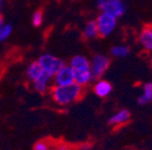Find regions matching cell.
<instances>
[{
	"mask_svg": "<svg viewBox=\"0 0 152 150\" xmlns=\"http://www.w3.org/2000/svg\"><path fill=\"white\" fill-rule=\"evenodd\" d=\"M49 92L55 104L59 106H68L80 99L83 94V87L74 82L64 86L53 85L50 87Z\"/></svg>",
	"mask_w": 152,
	"mask_h": 150,
	"instance_id": "cell-1",
	"label": "cell"
},
{
	"mask_svg": "<svg viewBox=\"0 0 152 150\" xmlns=\"http://www.w3.org/2000/svg\"><path fill=\"white\" fill-rule=\"evenodd\" d=\"M111 60L109 57L104 55H95L90 60V69L92 74L93 80L100 79V77L104 76V74L108 71Z\"/></svg>",
	"mask_w": 152,
	"mask_h": 150,
	"instance_id": "cell-2",
	"label": "cell"
},
{
	"mask_svg": "<svg viewBox=\"0 0 152 150\" xmlns=\"http://www.w3.org/2000/svg\"><path fill=\"white\" fill-rule=\"evenodd\" d=\"M37 62L39 63V65L41 66L43 71L48 73L49 75L52 76V77L66 64L64 60L57 58V57L53 56V55H51V54L41 55V56L38 58Z\"/></svg>",
	"mask_w": 152,
	"mask_h": 150,
	"instance_id": "cell-3",
	"label": "cell"
},
{
	"mask_svg": "<svg viewBox=\"0 0 152 150\" xmlns=\"http://www.w3.org/2000/svg\"><path fill=\"white\" fill-rule=\"evenodd\" d=\"M95 21L97 24L98 36L102 38H106L111 35V33L116 27V18H114L113 16L104 12L98 15L97 19Z\"/></svg>",
	"mask_w": 152,
	"mask_h": 150,
	"instance_id": "cell-4",
	"label": "cell"
},
{
	"mask_svg": "<svg viewBox=\"0 0 152 150\" xmlns=\"http://www.w3.org/2000/svg\"><path fill=\"white\" fill-rule=\"evenodd\" d=\"M53 83L54 85L64 86L74 83V71L73 68L69 64H64L59 71L53 76Z\"/></svg>",
	"mask_w": 152,
	"mask_h": 150,
	"instance_id": "cell-5",
	"label": "cell"
},
{
	"mask_svg": "<svg viewBox=\"0 0 152 150\" xmlns=\"http://www.w3.org/2000/svg\"><path fill=\"white\" fill-rule=\"evenodd\" d=\"M102 11L113 16L114 18H118L124 15L126 11V6L121 0H107L102 7Z\"/></svg>",
	"mask_w": 152,
	"mask_h": 150,
	"instance_id": "cell-6",
	"label": "cell"
},
{
	"mask_svg": "<svg viewBox=\"0 0 152 150\" xmlns=\"http://www.w3.org/2000/svg\"><path fill=\"white\" fill-rule=\"evenodd\" d=\"M53 80V77L51 75H49L48 73L43 71L40 75V77L38 78L36 81H34L32 84H33V87L38 94H45V92H49L50 89V83Z\"/></svg>",
	"mask_w": 152,
	"mask_h": 150,
	"instance_id": "cell-7",
	"label": "cell"
},
{
	"mask_svg": "<svg viewBox=\"0 0 152 150\" xmlns=\"http://www.w3.org/2000/svg\"><path fill=\"white\" fill-rule=\"evenodd\" d=\"M74 71V82L80 85L81 87L87 86L92 82V74L90 68H83V69H73Z\"/></svg>",
	"mask_w": 152,
	"mask_h": 150,
	"instance_id": "cell-8",
	"label": "cell"
},
{
	"mask_svg": "<svg viewBox=\"0 0 152 150\" xmlns=\"http://www.w3.org/2000/svg\"><path fill=\"white\" fill-rule=\"evenodd\" d=\"M112 89H113V86L109 81L104 79H97L96 83L94 84V87H93V92L99 98H106V97L110 96Z\"/></svg>",
	"mask_w": 152,
	"mask_h": 150,
	"instance_id": "cell-9",
	"label": "cell"
},
{
	"mask_svg": "<svg viewBox=\"0 0 152 150\" xmlns=\"http://www.w3.org/2000/svg\"><path fill=\"white\" fill-rule=\"evenodd\" d=\"M138 41L142 47L147 52H152V28L145 27L140 32Z\"/></svg>",
	"mask_w": 152,
	"mask_h": 150,
	"instance_id": "cell-10",
	"label": "cell"
},
{
	"mask_svg": "<svg viewBox=\"0 0 152 150\" xmlns=\"http://www.w3.org/2000/svg\"><path fill=\"white\" fill-rule=\"evenodd\" d=\"M131 113L128 109H121V110L115 112L109 119V124L117 126V125H123L127 123L130 120Z\"/></svg>",
	"mask_w": 152,
	"mask_h": 150,
	"instance_id": "cell-11",
	"label": "cell"
},
{
	"mask_svg": "<svg viewBox=\"0 0 152 150\" xmlns=\"http://www.w3.org/2000/svg\"><path fill=\"white\" fill-rule=\"evenodd\" d=\"M42 73H43V69L41 68V66L39 65V63L37 61L30 62L28 67H26V77H28V81L32 83L40 77V75Z\"/></svg>",
	"mask_w": 152,
	"mask_h": 150,
	"instance_id": "cell-12",
	"label": "cell"
},
{
	"mask_svg": "<svg viewBox=\"0 0 152 150\" xmlns=\"http://www.w3.org/2000/svg\"><path fill=\"white\" fill-rule=\"evenodd\" d=\"M70 66L73 69H83L90 68V60L83 55H76L70 60Z\"/></svg>",
	"mask_w": 152,
	"mask_h": 150,
	"instance_id": "cell-13",
	"label": "cell"
},
{
	"mask_svg": "<svg viewBox=\"0 0 152 150\" xmlns=\"http://www.w3.org/2000/svg\"><path fill=\"white\" fill-rule=\"evenodd\" d=\"M152 101V82L146 83L142 86V94L138 97L137 103L140 105H146Z\"/></svg>",
	"mask_w": 152,
	"mask_h": 150,
	"instance_id": "cell-14",
	"label": "cell"
},
{
	"mask_svg": "<svg viewBox=\"0 0 152 150\" xmlns=\"http://www.w3.org/2000/svg\"><path fill=\"white\" fill-rule=\"evenodd\" d=\"M83 35L86 39H95L98 37V28L97 24L95 20H91L88 23L86 24L85 28H83Z\"/></svg>",
	"mask_w": 152,
	"mask_h": 150,
	"instance_id": "cell-15",
	"label": "cell"
},
{
	"mask_svg": "<svg viewBox=\"0 0 152 150\" xmlns=\"http://www.w3.org/2000/svg\"><path fill=\"white\" fill-rule=\"evenodd\" d=\"M110 53L114 58H125L130 54V48L126 45H116L112 47Z\"/></svg>",
	"mask_w": 152,
	"mask_h": 150,
	"instance_id": "cell-16",
	"label": "cell"
},
{
	"mask_svg": "<svg viewBox=\"0 0 152 150\" xmlns=\"http://www.w3.org/2000/svg\"><path fill=\"white\" fill-rule=\"evenodd\" d=\"M43 22V9H38L37 11H35L32 16V23L33 26L35 27H39Z\"/></svg>",
	"mask_w": 152,
	"mask_h": 150,
	"instance_id": "cell-17",
	"label": "cell"
},
{
	"mask_svg": "<svg viewBox=\"0 0 152 150\" xmlns=\"http://www.w3.org/2000/svg\"><path fill=\"white\" fill-rule=\"evenodd\" d=\"M12 32H13V27L11 24H3L0 27V42H3L4 40H7L11 36Z\"/></svg>",
	"mask_w": 152,
	"mask_h": 150,
	"instance_id": "cell-18",
	"label": "cell"
},
{
	"mask_svg": "<svg viewBox=\"0 0 152 150\" xmlns=\"http://www.w3.org/2000/svg\"><path fill=\"white\" fill-rule=\"evenodd\" d=\"M33 150H51V143L47 140H40L34 144Z\"/></svg>",
	"mask_w": 152,
	"mask_h": 150,
	"instance_id": "cell-19",
	"label": "cell"
},
{
	"mask_svg": "<svg viewBox=\"0 0 152 150\" xmlns=\"http://www.w3.org/2000/svg\"><path fill=\"white\" fill-rule=\"evenodd\" d=\"M106 1H107V0H97V7L98 9H102V7H104Z\"/></svg>",
	"mask_w": 152,
	"mask_h": 150,
	"instance_id": "cell-20",
	"label": "cell"
},
{
	"mask_svg": "<svg viewBox=\"0 0 152 150\" xmlns=\"http://www.w3.org/2000/svg\"><path fill=\"white\" fill-rule=\"evenodd\" d=\"M55 150H69V148H68L66 145H60V146H58Z\"/></svg>",
	"mask_w": 152,
	"mask_h": 150,
	"instance_id": "cell-21",
	"label": "cell"
},
{
	"mask_svg": "<svg viewBox=\"0 0 152 150\" xmlns=\"http://www.w3.org/2000/svg\"><path fill=\"white\" fill-rule=\"evenodd\" d=\"M4 24V20H3V15L1 14V12H0V27Z\"/></svg>",
	"mask_w": 152,
	"mask_h": 150,
	"instance_id": "cell-22",
	"label": "cell"
},
{
	"mask_svg": "<svg viewBox=\"0 0 152 150\" xmlns=\"http://www.w3.org/2000/svg\"><path fill=\"white\" fill-rule=\"evenodd\" d=\"M4 1H5V0H0V12H1V9H3V5H4Z\"/></svg>",
	"mask_w": 152,
	"mask_h": 150,
	"instance_id": "cell-23",
	"label": "cell"
},
{
	"mask_svg": "<svg viewBox=\"0 0 152 150\" xmlns=\"http://www.w3.org/2000/svg\"><path fill=\"white\" fill-rule=\"evenodd\" d=\"M150 61H151V65H152V57H151V60H150Z\"/></svg>",
	"mask_w": 152,
	"mask_h": 150,
	"instance_id": "cell-24",
	"label": "cell"
}]
</instances>
